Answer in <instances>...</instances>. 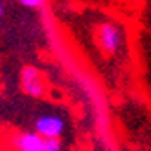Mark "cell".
Here are the masks:
<instances>
[{"label": "cell", "mask_w": 151, "mask_h": 151, "mask_svg": "<svg viewBox=\"0 0 151 151\" xmlns=\"http://www.w3.org/2000/svg\"><path fill=\"white\" fill-rule=\"evenodd\" d=\"M20 90L31 99H43L49 93L47 76L32 65H25L20 70Z\"/></svg>", "instance_id": "6da1fadb"}, {"label": "cell", "mask_w": 151, "mask_h": 151, "mask_svg": "<svg viewBox=\"0 0 151 151\" xmlns=\"http://www.w3.org/2000/svg\"><path fill=\"white\" fill-rule=\"evenodd\" d=\"M42 151H63L61 139H58V137H49V139H43Z\"/></svg>", "instance_id": "5b68a950"}, {"label": "cell", "mask_w": 151, "mask_h": 151, "mask_svg": "<svg viewBox=\"0 0 151 151\" xmlns=\"http://www.w3.org/2000/svg\"><path fill=\"white\" fill-rule=\"evenodd\" d=\"M2 14H4V2L0 0V16H2Z\"/></svg>", "instance_id": "52a82bcc"}, {"label": "cell", "mask_w": 151, "mask_h": 151, "mask_svg": "<svg viewBox=\"0 0 151 151\" xmlns=\"http://www.w3.org/2000/svg\"><path fill=\"white\" fill-rule=\"evenodd\" d=\"M24 7H29V9H38V7H43L49 0H18Z\"/></svg>", "instance_id": "8992f818"}, {"label": "cell", "mask_w": 151, "mask_h": 151, "mask_svg": "<svg viewBox=\"0 0 151 151\" xmlns=\"http://www.w3.org/2000/svg\"><path fill=\"white\" fill-rule=\"evenodd\" d=\"M96 43L97 47L106 54V56H113L122 49L124 43V32L121 29V25H117L115 22H103L96 27Z\"/></svg>", "instance_id": "7a4b0ae2"}, {"label": "cell", "mask_w": 151, "mask_h": 151, "mask_svg": "<svg viewBox=\"0 0 151 151\" xmlns=\"http://www.w3.org/2000/svg\"><path fill=\"white\" fill-rule=\"evenodd\" d=\"M34 131L42 139H49V137H61L65 131V121L60 115H54V113H45L40 115L34 121Z\"/></svg>", "instance_id": "3957f363"}, {"label": "cell", "mask_w": 151, "mask_h": 151, "mask_svg": "<svg viewBox=\"0 0 151 151\" xmlns=\"http://www.w3.org/2000/svg\"><path fill=\"white\" fill-rule=\"evenodd\" d=\"M43 139L36 131H18L11 137L13 151H42Z\"/></svg>", "instance_id": "277c9868"}]
</instances>
